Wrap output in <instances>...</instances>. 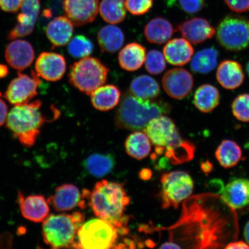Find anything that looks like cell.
Instances as JSON below:
<instances>
[{
	"instance_id": "14",
	"label": "cell",
	"mask_w": 249,
	"mask_h": 249,
	"mask_svg": "<svg viewBox=\"0 0 249 249\" xmlns=\"http://www.w3.org/2000/svg\"><path fill=\"white\" fill-rule=\"evenodd\" d=\"M164 91L171 98L182 99L191 92L194 86L192 74L183 68H174L168 71L163 77Z\"/></svg>"
},
{
	"instance_id": "40",
	"label": "cell",
	"mask_w": 249,
	"mask_h": 249,
	"mask_svg": "<svg viewBox=\"0 0 249 249\" xmlns=\"http://www.w3.org/2000/svg\"><path fill=\"white\" fill-rule=\"evenodd\" d=\"M225 2L227 7L237 13L249 11V0H225Z\"/></svg>"
},
{
	"instance_id": "8",
	"label": "cell",
	"mask_w": 249,
	"mask_h": 249,
	"mask_svg": "<svg viewBox=\"0 0 249 249\" xmlns=\"http://www.w3.org/2000/svg\"><path fill=\"white\" fill-rule=\"evenodd\" d=\"M118 230L108 221L96 218L83 224L78 230L73 248L107 249L113 248L118 235Z\"/></svg>"
},
{
	"instance_id": "23",
	"label": "cell",
	"mask_w": 249,
	"mask_h": 249,
	"mask_svg": "<svg viewBox=\"0 0 249 249\" xmlns=\"http://www.w3.org/2000/svg\"><path fill=\"white\" fill-rule=\"evenodd\" d=\"M73 33V24L67 17H58L47 26L46 34L53 46H64L68 44Z\"/></svg>"
},
{
	"instance_id": "12",
	"label": "cell",
	"mask_w": 249,
	"mask_h": 249,
	"mask_svg": "<svg viewBox=\"0 0 249 249\" xmlns=\"http://www.w3.org/2000/svg\"><path fill=\"white\" fill-rule=\"evenodd\" d=\"M89 194L87 190L81 194L75 185L64 184L56 188L54 194L49 197L48 202L57 212L69 211L77 207L85 208V199H89Z\"/></svg>"
},
{
	"instance_id": "11",
	"label": "cell",
	"mask_w": 249,
	"mask_h": 249,
	"mask_svg": "<svg viewBox=\"0 0 249 249\" xmlns=\"http://www.w3.org/2000/svg\"><path fill=\"white\" fill-rule=\"evenodd\" d=\"M40 83L39 76L34 71L30 75L18 73V77L9 84L4 97L12 105L26 104L38 95Z\"/></svg>"
},
{
	"instance_id": "21",
	"label": "cell",
	"mask_w": 249,
	"mask_h": 249,
	"mask_svg": "<svg viewBox=\"0 0 249 249\" xmlns=\"http://www.w3.org/2000/svg\"><path fill=\"white\" fill-rule=\"evenodd\" d=\"M216 79L218 83L224 89H238L245 80V74L242 65L238 61L233 60L222 61L217 68Z\"/></svg>"
},
{
	"instance_id": "32",
	"label": "cell",
	"mask_w": 249,
	"mask_h": 249,
	"mask_svg": "<svg viewBox=\"0 0 249 249\" xmlns=\"http://www.w3.org/2000/svg\"><path fill=\"white\" fill-rule=\"evenodd\" d=\"M114 158L110 154H93L84 161V167L90 175L101 178L114 169Z\"/></svg>"
},
{
	"instance_id": "5",
	"label": "cell",
	"mask_w": 249,
	"mask_h": 249,
	"mask_svg": "<svg viewBox=\"0 0 249 249\" xmlns=\"http://www.w3.org/2000/svg\"><path fill=\"white\" fill-rule=\"evenodd\" d=\"M39 100L15 105L8 114L7 126L25 147H31L35 144L40 129L46 119L40 108Z\"/></svg>"
},
{
	"instance_id": "33",
	"label": "cell",
	"mask_w": 249,
	"mask_h": 249,
	"mask_svg": "<svg viewBox=\"0 0 249 249\" xmlns=\"http://www.w3.org/2000/svg\"><path fill=\"white\" fill-rule=\"evenodd\" d=\"M99 11L103 19L112 24L123 22L126 17L124 0H102Z\"/></svg>"
},
{
	"instance_id": "10",
	"label": "cell",
	"mask_w": 249,
	"mask_h": 249,
	"mask_svg": "<svg viewBox=\"0 0 249 249\" xmlns=\"http://www.w3.org/2000/svg\"><path fill=\"white\" fill-rule=\"evenodd\" d=\"M216 38L227 51H242L249 46V21L237 16H227L218 25Z\"/></svg>"
},
{
	"instance_id": "45",
	"label": "cell",
	"mask_w": 249,
	"mask_h": 249,
	"mask_svg": "<svg viewBox=\"0 0 249 249\" xmlns=\"http://www.w3.org/2000/svg\"><path fill=\"white\" fill-rule=\"evenodd\" d=\"M161 249H180L181 247L175 242H169L165 243L160 247Z\"/></svg>"
},
{
	"instance_id": "42",
	"label": "cell",
	"mask_w": 249,
	"mask_h": 249,
	"mask_svg": "<svg viewBox=\"0 0 249 249\" xmlns=\"http://www.w3.org/2000/svg\"><path fill=\"white\" fill-rule=\"evenodd\" d=\"M8 117V107L5 102L0 98V127L7 121Z\"/></svg>"
},
{
	"instance_id": "20",
	"label": "cell",
	"mask_w": 249,
	"mask_h": 249,
	"mask_svg": "<svg viewBox=\"0 0 249 249\" xmlns=\"http://www.w3.org/2000/svg\"><path fill=\"white\" fill-rule=\"evenodd\" d=\"M221 195L224 201L234 210L249 207V179L236 178L227 183Z\"/></svg>"
},
{
	"instance_id": "43",
	"label": "cell",
	"mask_w": 249,
	"mask_h": 249,
	"mask_svg": "<svg viewBox=\"0 0 249 249\" xmlns=\"http://www.w3.org/2000/svg\"><path fill=\"white\" fill-rule=\"evenodd\" d=\"M225 248L230 249H249V245L247 242L233 241L229 243Z\"/></svg>"
},
{
	"instance_id": "13",
	"label": "cell",
	"mask_w": 249,
	"mask_h": 249,
	"mask_svg": "<svg viewBox=\"0 0 249 249\" xmlns=\"http://www.w3.org/2000/svg\"><path fill=\"white\" fill-rule=\"evenodd\" d=\"M62 7L67 18L74 26L92 22L99 12V0H63Z\"/></svg>"
},
{
	"instance_id": "29",
	"label": "cell",
	"mask_w": 249,
	"mask_h": 249,
	"mask_svg": "<svg viewBox=\"0 0 249 249\" xmlns=\"http://www.w3.org/2000/svg\"><path fill=\"white\" fill-rule=\"evenodd\" d=\"M129 91L136 98L143 100H154L160 93V86L153 78L140 75L130 83Z\"/></svg>"
},
{
	"instance_id": "18",
	"label": "cell",
	"mask_w": 249,
	"mask_h": 249,
	"mask_svg": "<svg viewBox=\"0 0 249 249\" xmlns=\"http://www.w3.org/2000/svg\"><path fill=\"white\" fill-rule=\"evenodd\" d=\"M5 57L12 68L20 71L32 64L35 52L33 46L27 40L15 39L6 48Z\"/></svg>"
},
{
	"instance_id": "6",
	"label": "cell",
	"mask_w": 249,
	"mask_h": 249,
	"mask_svg": "<svg viewBox=\"0 0 249 249\" xmlns=\"http://www.w3.org/2000/svg\"><path fill=\"white\" fill-rule=\"evenodd\" d=\"M84 220L85 217L80 212L49 215L43 221V241L52 249L73 248Z\"/></svg>"
},
{
	"instance_id": "46",
	"label": "cell",
	"mask_w": 249,
	"mask_h": 249,
	"mask_svg": "<svg viewBox=\"0 0 249 249\" xmlns=\"http://www.w3.org/2000/svg\"><path fill=\"white\" fill-rule=\"evenodd\" d=\"M8 68L4 64H0V79H3L8 75Z\"/></svg>"
},
{
	"instance_id": "1",
	"label": "cell",
	"mask_w": 249,
	"mask_h": 249,
	"mask_svg": "<svg viewBox=\"0 0 249 249\" xmlns=\"http://www.w3.org/2000/svg\"><path fill=\"white\" fill-rule=\"evenodd\" d=\"M171 229L177 242L192 249L225 248L239 232L235 210L221 195L212 194L187 198L179 220Z\"/></svg>"
},
{
	"instance_id": "4",
	"label": "cell",
	"mask_w": 249,
	"mask_h": 249,
	"mask_svg": "<svg viewBox=\"0 0 249 249\" xmlns=\"http://www.w3.org/2000/svg\"><path fill=\"white\" fill-rule=\"evenodd\" d=\"M171 110V105L163 99L143 100L126 91L115 114V124L118 128L141 130L154 118L169 114Z\"/></svg>"
},
{
	"instance_id": "39",
	"label": "cell",
	"mask_w": 249,
	"mask_h": 249,
	"mask_svg": "<svg viewBox=\"0 0 249 249\" xmlns=\"http://www.w3.org/2000/svg\"><path fill=\"white\" fill-rule=\"evenodd\" d=\"M180 9L185 13L193 15L198 13L204 7L205 0H179Z\"/></svg>"
},
{
	"instance_id": "15",
	"label": "cell",
	"mask_w": 249,
	"mask_h": 249,
	"mask_svg": "<svg viewBox=\"0 0 249 249\" xmlns=\"http://www.w3.org/2000/svg\"><path fill=\"white\" fill-rule=\"evenodd\" d=\"M17 23L8 34V39L15 40L32 34L40 9V0H23Z\"/></svg>"
},
{
	"instance_id": "34",
	"label": "cell",
	"mask_w": 249,
	"mask_h": 249,
	"mask_svg": "<svg viewBox=\"0 0 249 249\" xmlns=\"http://www.w3.org/2000/svg\"><path fill=\"white\" fill-rule=\"evenodd\" d=\"M219 52L215 48L201 50L192 58L191 67L195 73L207 74L216 68Z\"/></svg>"
},
{
	"instance_id": "38",
	"label": "cell",
	"mask_w": 249,
	"mask_h": 249,
	"mask_svg": "<svg viewBox=\"0 0 249 249\" xmlns=\"http://www.w3.org/2000/svg\"><path fill=\"white\" fill-rule=\"evenodd\" d=\"M154 0H125L127 11L135 16L143 15L148 13L153 6Z\"/></svg>"
},
{
	"instance_id": "24",
	"label": "cell",
	"mask_w": 249,
	"mask_h": 249,
	"mask_svg": "<svg viewBox=\"0 0 249 249\" xmlns=\"http://www.w3.org/2000/svg\"><path fill=\"white\" fill-rule=\"evenodd\" d=\"M144 33L149 42L161 45L173 36L175 30L166 18L158 17L149 21L144 28Z\"/></svg>"
},
{
	"instance_id": "3",
	"label": "cell",
	"mask_w": 249,
	"mask_h": 249,
	"mask_svg": "<svg viewBox=\"0 0 249 249\" xmlns=\"http://www.w3.org/2000/svg\"><path fill=\"white\" fill-rule=\"evenodd\" d=\"M89 205L98 217L108 221L118 230H125L124 215L130 199L121 183L103 180L96 183L90 193Z\"/></svg>"
},
{
	"instance_id": "36",
	"label": "cell",
	"mask_w": 249,
	"mask_h": 249,
	"mask_svg": "<svg viewBox=\"0 0 249 249\" xmlns=\"http://www.w3.org/2000/svg\"><path fill=\"white\" fill-rule=\"evenodd\" d=\"M145 62L146 70L154 75L162 73L166 68L164 55L157 50H152L148 53Z\"/></svg>"
},
{
	"instance_id": "19",
	"label": "cell",
	"mask_w": 249,
	"mask_h": 249,
	"mask_svg": "<svg viewBox=\"0 0 249 249\" xmlns=\"http://www.w3.org/2000/svg\"><path fill=\"white\" fill-rule=\"evenodd\" d=\"M18 200L21 214L31 222H43L49 216V205L44 196L31 195L25 197L19 193Z\"/></svg>"
},
{
	"instance_id": "47",
	"label": "cell",
	"mask_w": 249,
	"mask_h": 249,
	"mask_svg": "<svg viewBox=\"0 0 249 249\" xmlns=\"http://www.w3.org/2000/svg\"><path fill=\"white\" fill-rule=\"evenodd\" d=\"M244 235L246 242L249 245V221L245 227Z\"/></svg>"
},
{
	"instance_id": "26",
	"label": "cell",
	"mask_w": 249,
	"mask_h": 249,
	"mask_svg": "<svg viewBox=\"0 0 249 249\" xmlns=\"http://www.w3.org/2000/svg\"><path fill=\"white\" fill-rule=\"evenodd\" d=\"M91 101L96 110L107 111L116 107L121 100V91L114 85L99 87L91 94Z\"/></svg>"
},
{
	"instance_id": "17",
	"label": "cell",
	"mask_w": 249,
	"mask_h": 249,
	"mask_svg": "<svg viewBox=\"0 0 249 249\" xmlns=\"http://www.w3.org/2000/svg\"><path fill=\"white\" fill-rule=\"evenodd\" d=\"M181 36L193 44H200L213 38L216 31L207 19L194 18L183 21L177 27Z\"/></svg>"
},
{
	"instance_id": "41",
	"label": "cell",
	"mask_w": 249,
	"mask_h": 249,
	"mask_svg": "<svg viewBox=\"0 0 249 249\" xmlns=\"http://www.w3.org/2000/svg\"><path fill=\"white\" fill-rule=\"evenodd\" d=\"M23 0H0V8L2 10L15 13L19 11Z\"/></svg>"
},
{
	"instance_id": "9",
	"label": "cell",
	"mask_w": 249,
	"mask_h": 249,
	"mask_svg": "<svg viewBox=\"0 0 249 249\" xmlns=\"http://www.w3.org/2000/svg\"><path fill=\"white\" fill-rule=\"evenodd\" d=\"M161 205L163 208L177 209L192 194L194 182L189 174L183 171L164 173L161 178Z\"/></svg>"
},
{
	"instance_id": "28",
	"label": "cell",
	"mask_w": 249,
	"mask_h": 249,
	"mask_svg": "<svg viewBox=\"0 0 249 249\" xmlns=\"http://www.w3.org/2000/svg\"><path fill=\"white\" fill-rule=\"evenodd\" d=\"M97 39L101 52L114 53L123 46L124 36L120 28L113 25H108L99 31Z\"/></svg>"
},
{
	"instance_id": "48",
	"label": "cell",
	"mask_w": 249,
	"mask_h": 249,
	"mask_svg": "<svg viewBox=\"0 0 249 249\" xmlns=\"http://www.w3.org/2000/svg\"><path fill=\"white\" fill-rule=\"evenodd\" d=\"M247 71L248 75L249 76V61L248 62V63L247 64Z\"/></svg>"
},
{
	"instance_id": "2",
	"label": "cell",
	"mask_w": 249,
	"mask_h": 249,
	"mask_svg": "<svg viewBox=\"0 0 249 249\" xmlns=\"http://www.w3.org/2000/svg\"><path fill=\"white\" fill-rule=\"evenodd\" d=\"M166 116L154 118L144 129L155 146L156 153L164 154L174 164L191 160L195 155V145L181 138L174 121Z\"/></svg>"
},
{
	"instance_id": "35",
	"label": "cell",
	"mask_w": 249,
	"mask_h": 249,
	"mask_svg": "<svg viewBox=\"0 0 249 249\" xmlns=\"http://www.w3.org/2000/svg\"><path fill=\"white\" fill-rule=\"evenodd\" d=\"M93 48L91 40L85 36L77 35L70 40L68 51L74 58H85L92 53Z\"/></svg>"
},
{
	"instance_id": "16",
	"label": "cell",
	"mask_w": 249,
	"mask_h": 249,
	"mask_svg": "<svg viewBox=\"0 0 249 249\" xmlns=\"http://www.w3.org/2000/svg\"><path fill=\"white\" fill-rule=\"evenodd\" d=\"M36 72L49 82H57L63 77L67 61L63 55L53 52H43L36 62Z\"/></svg>"
},
{
	"instance_id": "44",
	"label": "cell",
	"mask_w": 249,
	"mask_h": 249,
	"mask_svg": "<svg viewBox=\"0 0 249 249\" xmlns=\"http://www.w3.org/2000/svg\"><path fill=\"white\" fill-rule=\"evenodd\" d=\"M201 168L205 174H208L210 173L213 169V164L210 161L206 160L202 161L201 163Z\"/></svg>"
},
{
	"instance_id": "22",
	"label": "cell",
	"mask_w": 249,
	"mask_h": 249,
	"mask_svg": "<svg viewBox=\"0 0 249 249\" xmlns=\"http://www.w3.org/2000/svg\"><path fill=\"white\" fill-rule=\"evenodd\" d=\"M194 49L191 42L185 38H175L170 40L163 48L165 59L175 66H183L192 60Z\"/></svg>"
},
{
	"instance_id": "37",
	"label": "cell",
	"mask_w": 249,
	"mask_h": 249,
	"mask_svg": "<svg viewBox=\"0 0 249 249\" xmlns=\"http://www.w3.org/2000/svg\"><path fill=\"white\" fill-rule=\"evenodd\" d=\"M232 113L236 119L249 122V93H242L235 98L231 104Z\"/></svg>"
},
{
	"instance_id": "25",
	"label": "cell",
	"mask_w": 249,
	"mask_h": 249,
	"mask_svg": "<svg viewBox=\"0 0 249 249\" xmlns=\"http://www.w3.org/2000/svg\"><path fill=\"white\" fill-rule=\"evenodd\" d=\"M146 49L136 42L130 43L121 50L118 55V61L123 70L129 71H138L144 64Z\"/></svg>"
},
{
	"instance_id": "31",
	"label": "cell",
	"mask_w": 249,
	"mask_h": 249,
	"mask_svg": "<svg viewBox=\"0 0 249 249\" xmlns=\"http://www.w3.org/2000/svg\"><path fill=\"white\" fill-rule=\"evenodd\" d=\"M215 157L221 166L230 169L236 166L242 157L241 148L235 142L225 140L218 146Z\"/></svg>"
},
{
	"instance_id": "27",
	"label": "cell",
	"mask_w": 249,
	"mask_h": 249,
	"mask_svg": "<svg viewBox=\"0 0 249 249\" xmlns=\"http://www.w3.org/2000/svg\"><path fill=\"white\" fill-rule=\"evenodd\" d=\"M220 95L216 87L205 84L196 90L194 104L199 111L209 113L219 105Z\"/></svg>"
},
{
	"instance_id": "7",
	"label": "cell",
	"mask_w": 249,
	"mask_h": 249,
	"mask_svg": "<svg viewBox=\"0 0 249 249\" xmlns=\"http://www.w3.org/2000/svg\"><path fill=\"white\" fill-rule=\"evenodd\" d=\"M108 71L99 59L87 57L71 65L68 77L71 86L90 95L107 82Z\"/></svg>"
},
{
	"instance_id": "30",
	"label": "cell",
	"mask_w": 249,
	"mask_h": 249,
	"mask_svg": "<svg viewBox=\"0 0 249 249\" xmlns=\"http://www.w3.org/2000/svg\"><path fill=\"white\" fill-rule=\"evenodd\" d=\"M124 147L130 157L142 160L150 153L151 142L147 134L137 130L127 137Z\"/></svg>"
}]
</instances>
